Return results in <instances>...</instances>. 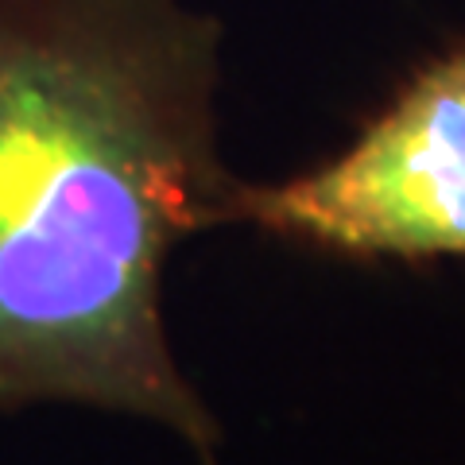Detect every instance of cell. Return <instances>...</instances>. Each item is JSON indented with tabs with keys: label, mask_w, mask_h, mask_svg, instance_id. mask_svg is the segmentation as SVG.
<instances>
[{
	"label": "cell",
	"mask_w": 465,
	"mask_h": 465,
	"mask_svg": "<svg viewBox=\"0 0 465 465\" xmlns=\"http://www.w3.org/2000/svg\"><path fill=\"white\" fill-rule=\"evenodd\" d=\"M222 23L187 0H0V415L90 408L217 465L167 268L229 229Z\"/></svg>",
	"instance_id": "cell-1"
},
{
	"label": "cell",
	"mask_w": 465,
	"mask_h": 465,
	"mask_svg": "<svg viewBox=\"0 0 465 465\" xmlns=\"http://www.w3.org/2000/svg\"><path fill=\"white\" fill-rule=\"evenodd\" d=\"M229 225L357 264L465 260V43L415 70L338 155L241 179Z\"/></svg>",
	"instance_id": "cell-2"
}]
</instances>
